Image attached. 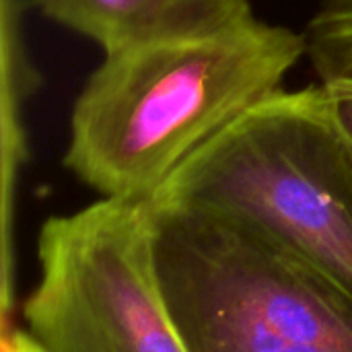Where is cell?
Returning <instances> with one entry per match:
<instances>
[{
  "mask_svg": "<svg viewBox=\"0 0 352 352\" xmlns=\"http://www.w3.org/2000/svg\"><path fill=\"white\" fill-rule=\"evenodd\" d=\"M305 54V33L256 16L105 54L74 101L64 167L101 198H151Z\"/></svg>",
  "mask_w": 352,
  "mask_h": 352,
  "instance_id": "1",
  "label": "cell"
},
{
  "mask_svg": "<svg viewBox=\"0 0 352 352\" xmlns=\"http://www.w3.org/2000/svg\"><path fill=\"white\" fill-rule=\"evenodd\" d=\"M151 198L233 219L352 295V155L322 85L266 97Z\"/></svg>",
  "mask_w": 352,
  "mask_h": 352,
  "instance_id": "2",
  "label": "cell"
},
{
  "mask_svg": "<svg viewBox=\"0 0 352 352\" xmlns=\"http://www.w3.org/2000/svg\"><path fill=\"white\" fill-rule=\"evenodd\" d=\"M161 289L190 352H352V295L223 214L153 198Z\"/></svg>",
  "mask_w": 352,
  "mask_h": 352,
  "instance_id": "3",
  "label": "cell"
},
{
  "mask_svg": "<svg viewBox=\"0 0 352 352\" xmlns=\"http://www.w3.org/2000/svg\"><path fill=\"white\" fill-rule=\"evenodd\" d=\"M25 301L43 352H190L167 307L148 198H101L50 217Z\"/></svg>",
  "mask_w": 352,
  "mask_h": 352,
  "instance_id": "4",
  "label": "cell"
},
{
  "mask_svg": "<svg viewBox=\"0 0 352 352\" xmlns=\"http://www.w3.org/2000/svg\"><path fill=\"white\" fill-rule=\"evenodd\" d=\"M45 19L95 41L103 54L210 33L254 16L250 0H35Z\"/></svg>",
  "mask_w": 352,
  "mask_h": 352,
  "instance_id": "5",
  "label": "cell"
},
{
  "mask_svg": "<svg viewBox=\"0 0 352 352\" xmlns=\"http://www.w3.org/2000/svg\"><path fill=\"white\" fill-rule=\"evenodd\" d=\"M305 39L320 85L328 91H352V0H324Z\"/></svg>",
  "mask_w": 352,
  "mask_h": 352,
  "instance_id": "6",
  "label": "cell"
},
{
  "mask_svg": "<svg viewBox=\"0 0 352 352\" xmlns=\"http://www.w3.org/2000/svg\"><path fill=\"white\" fill-rule=\"evenodd\" d=\"M2 352H43V349L27 330H12L4 338Z\"/></svg>",
  "mask_w": 352,
  "mask_h": 352,
  "instance_id": "7",
  "label": "cell"
},
{
  "mask_svg": "<svg viewBox=\"0 0 352 352\" xmlns=\"http://www.w3.org/2000/svg\"><path fill=\"white\" fill-rule=\"evenodd\" d=\"M336 99V107H338V116L340 122L344 126L346 132V140H349V148L352 155V91H330Z\"/></svg>",
  "mask_w": 352,
  "mask_h": 352,
  "instance_id": "8",
  "label": "cell"
}]
</instances>
